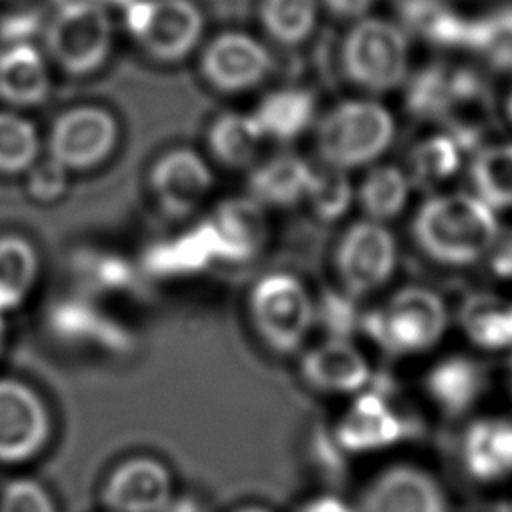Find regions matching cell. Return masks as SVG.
<instances>
[{
    "label": "cell",
    "mask_w": 512,
    "mask_h": 512,
    "mask_svg": "<svg viewBox=\"0 0 512 512\" xmlns=\"http://www.w3.org/2000/svg\"><path fill=\"white\" fill-rule=\"evenodd\" d=\"M412 236L432 260L462 266L480 260L496 244L500 230L494 208L476 194H440L414 214Z\"/></svg>",
    "instance_id": "cell-1"
},
{
    "label": "cell",
    "mask_w": 512,
    "mask_h": 512,
    "mask_svg": "<svg viewBox=\"0 0 512 512\" xmlns=\"http://www.w3.org/2000/svg\"><path fill=\"white\" fill-rule=\"evenodd\" d=\"M394 134V116L386 106L372 98H350L316 120L314 140L320 162L348 172L374 164Z\"/></svg>",
    "instance_id": "cell-2"
},
{
    "label": "cell",
    "mask_w": 512,
    "mask_h": 512,
    "mask_svg": "<svg viewBox=\"0 0 512 512\" xmlns=\"http://www.w3.org/2000/svg\"><path fill=\"white\" fill-rule=\"evenodd\" d=\"M248 318L268 350L290 356L306 344L316 320V306L298 276L270 272L250 288Z\"/></svg>",
    "instance_id": "cell-3"
},
{
    "label": "cell",
    "mask_w": 512,
    "mask_h": 512,
    "mask_svg": "<svg viewBox=\"0 0 512 512\" xmlns=\"http://www.w3.org/2000/svg\"><path fill=\"white\" fill-rule=\"evenodd\" d=\"M366 334L390 356H412L430 350L446 330L442 298L422 286L396 290L362 318Z\"/></svg>",
    "instance_id": "cell-4"
},
{
    "label": "cell",
    "mask_w": 512,
    "mask_h": 512,
    "mask_svg": "<svg viewBox=\"0 0 512 512\" xmlns=\"http://www.w3.org/2000/svg\"><path fill=\"white\" fill-rule=\"evenodd\" d=\"M340 62L346 78L360 90L390 92L408 78V34L386 18H358L344 36Z\"/></svg>",
    "instance_id": "cell-5"
},
{
    "label": "cell",
    "mask_w": 512,
    "mask_h": 512,
    "mask_svg": "<svg viewBox=\"0 0 512 512\" xmlns=\"http://www.w3.org/2000/svg\"><path fill=\"white\" fill-rule=\"evenodd\" d=\"M114 44L110 14L100 2L60 4L44 30V54L68 76L98 72Z\"/></svg>",
    "instance_id": "cell-6"
},
{
    "label": "cell",
    "mask_w": 512,
    "mask_h": 512,
    "mask_svg": "<svg viewBox=\"0 0 512 512\" xmlns=\"http://www.w3.org/2000/svg\"><path fill=\"white\" fill-rule=\"evenodd\" d=\"M124 28L152 60L176 64L200 44L204 16L192 0H128Z\"/></svg>",
    "instance_id": "cell-7"
},
{
    "label": "cell",
    "mask_w": 512,
    "mask_h": 512,
    "mask_svg": "<svg viewBox=\"0 0 512 512\" xmlns=\"http://www.w3.org/2000/svg\"><path fill=\"white\" fill-rule=\"evenodd\" d=\"M118 138V120L110 110L82 104L54 118L46 138V156L70 172H86L114 154Z\"/></svg>",
    "instance_id": "cell-8"
},
{
    "label": "cell",
    "mask_w": 512,
    "mask_h": 512,
    "mask_svg": "<svg viewBox=\"0 0 512 512\" xmlns=\"http://www.w3.org/2000/svg\"><path fill=\"white\" fill-rule=\"evenodd\" d=\"M398 248L392 232L370 218L350 224L338 240L334 266L344 294L352 298L380 290L394 274Z\"/></svg>",
    "instance_id": "cell-9"
},
{
    "label": "cell",
    "mask_w": 512,
    "mask_h": 512,
    "mask_svg": "<svg viewBox=\"0 0 512 512\" xmlns=\"http://www.w3.org/2000/svg\"><path fill=\"white\" fill-rule=\"evenodd\" d=\"M54 434L46 400L26 382L0 376V464H26L40 456Z\"/></svg>",
    "instance_id": "cell-10"
},
{
    "label": "cell",
    "mask_w": 512,
    "mask_h": 512,
    "mask_svg": "<svg viewBox=\"0 0 512 512\" xmlns=\"http://www.w3.org/2000/svg\"><path fill=\"white\" fill-rule=\"evenodd\" d=\"M360 512H452L442 480L416 462L384 466L366 484Z\"/></svg>",
    "instance_id": "cell-11"
},
{
    "label": "cell",
    "mask_w": 512,
    "mask_h": 512,
    "mask_svg": "<svg viewBox=\"0 0 512 512\" xmlns=\"http://www.w3.org/2000/svg\"><path fill=\"white\" fill-rule=\"evenodd\" d=\"M270 50L252 34L226 30L200 54V74L218 92L242 94L260 86L272 72Z\"/></svg>",
    "instance_id": "cell-12"
},
{
    "label": "cell",
    "mask_w": 512,
    "mask_h": 512,
    "mask_svg": "<svg viewBox=\"0 0 512 512\" xmlns=\"http://www.w3.org/2000/svg\"><path fill=\"white\" fill-rule=\"evenodd\" d=\"M148 188L158 208L178 220L206 202L214 188V172L196 150L170 148L150 166Z\"/></svg>",
    "instance_id": "cell-13"
},
{
    "label": "cell",
    "mask_w": 512,
    "mask_h": 512,
    "mask_svg": "<svg viewBox=\"0 0 512 512\" xmlns=\"http://www.w3.org/2000/svg\"><path fill=\"white\" fill-rule=\"evenodd\" d=\"M174 496L172 472L154 456H130L118 462L102 484L108 512H160Z\"/></svg>",
    "instance_id": "cell-14"
},
{
    "label": "cell",
    "mask_w": 512,
    "mask_h": 512,
    "mask_svg": "<svg viewBox=\"0 0 512 512\" xmlns=\"http://www.w3.org/2000/svg\"><path fill=\"white\" fill-rule=\"evenodd\" d=\"M462 472L478 484L512 480V418L486 416L472 420L458 442Z\"/></svg>",
    "instance_id": "cell-15"
},
{
    "label": "cell",
    "mask_w": 512,
    "mask_h": 512,
    "mask_svg": "<svg viewBox=\"0 0 512 512\" xmlns=\"http://www.w3.org/2000/svg\"><path fill=\"white\" fill-rule=\"evenodd\" d=\"M204 226L216 258L226 262L254 258L268 238L266 208L250 196L220 202Z\"/></svg>",
    "instance_id": "cell-16"
},
{
    "label": "cell",
    "mask_w": 512,
    "mask_h": 512,
    "mask_svg": "<svg viewBox=\"0 0 512 512\" xmlns=\"http://www.w3.org/2000/svg\"><path fill=\"white\" fill-rule=\"evenodd\" d=\"M302 380L322 394H356L370 380V364L348 338L330 336L300 358Z\"/></svg>",
    "instance_id": "cell-17"
},
{
    "label": "cell",
    "mask_w": 512,
    "mask_h": 512,
    "mask_svg": "<svg viewBox=\"0 0 512 512\" xmlns=\"http://www.w3.org/2000/svg\"><path fill=\"white\" fill-rule=\"evenodd\" d=\"M440 120L462 150H478L492 124V100L476 70L450 68L448 100Z\"/></svg>",
    "instance_id": "cell-18"
},
{
    "label": "cell",
    "mask_w": 512,
    "mask_h": 512,
    "mask_svg": "<svg viewBox=\"0 0 512 512\" xmlns=\"http://www.w3.org/2000/svg\"><path fill=\"white\" fill-rule=\"evenodd\" d=\"M486 386L488 372L484 364L462 354L442 358L424 378L428 398L448 418L466 416L480 402Z\"/></svg>",
    "instance_id": "cell-19"
},
{
    "label": "cell",
    "mask_w": 512,
    "mask_h": 512,
    "mask_svg": "<svg viewBox=\"0 0 512 512\" xmlns=\"http://www.w3.org/2000/svg\"><path fill=\"white\" fill-rule=\"evenodd\" d=\"M52 90L48 56L32 42H12L0 50V102L12 110L42 104Z\"/></svg>",
    "instance_id": "cell-20"
},
{
    "label": "cell",
    "mask_w": 512,
    "mask_h": 512,
    "mask_svg": "<svg viewBox=\"0 0 512 512\" xmlns=\"http://www.w3.org/2000/svg\"><path fill=\"white\" fill-rule=\"evenodd\" d=\"M312 170L314 164L298 154H274L252 168L248 196L264 208H292L306 200Z\"/></svg>",
    "instance_id": "cell-21"
},
{
    "label": "cell",
    "mask_w": 512,
    "mask_h": 512,
    "mask_svg": "<svg viewBox=\"0 0 512 512\" xmlns=\"http://www.w3.org/2000/svg\"><path fill=\"white\" fill-rule=\"evenodd\" d=\"M250 114L264 140L286 144L316 124V96L300 86L270 90Z\"/></svg>",
    "instance_id": "cell-22"
},
{
    "label": "cell",
    "mask_w": 512,
    "mask_h": 512,
    "mask_svg": "<svg viewBox=\"0 0 512 512\" xmlns=\"http://www.w3.org/2000/svg\"><path fill=\"white\" fill-rule=\"evenodd\" d=\"M404 420L380 396H360L338 428V440L352 452H374L396 444L404 436Z\"/></svg>",
    "instance_id": "cell-23"
},
{
    "label": "cell",
    "mask_w": 512,
    "mask_h": 512,
    "mask_svg": "<svg viewBox=\"0 0 512 512\" xmlns=\"http://www.w3.org/2000/svg\"><path fill=\"white\" fill-rule=\"evenodd\" d=\"M400 26L434 46L466 48L470 18L448 0H400Z\"/></svg>",
    "instance_id": "cell-24"
},
{
    "label": "cell",
    "mask_w": 512,
    "mask_h": 512,
    "mask_svg": "<svg viewBox=\"0 0 512 512\" xmlns=\"http://www.w3.org/2000/svg\"><path fill=\"white\" fill-rule=\"evenodd\" d=\"M40 276L36 246L22 234H0V312L20 308Z\"/></svg>",
    "instance_id": "cell-25"
},
{
    "label": "cell",
    "mask_w": 512,
    "mask_h": 512,
    "mask_svg": "<svg viewBox=\"0 0 512 512\" xmlns=\"http://www.w3.org/2000/svg\"><path fill=\"white\" fill-rule=\"evenodd\" d=\"M262 142L264 138L250 112H222L212 120L206 134L212 158L226 168L252 166Z\"/></svg>",
    "instance_id": "cell-26"
},
{
    "label": "cell",
    "mask_w": 512,
    "mask_h": 512,
    "mask_svg": "<svg viewBox=\"0 0 512 512\" xmlns=\"http://www.w3.org/2000/svg\"><path fill=\"white\" fill-rule=\"evenodd\" d=\"M458 320L470 342L480 348L512 346V300L496 294H472L462 302Z\"/></svg>",
    "instance_id": "cell-27"
},
{
    "label": "cell",
    "mask_w": 512,
    "mask_h": 512,
    "mask_svg": "<svg viewBox=\"0 0 512 512\" xmlns=\"http://www.w3.org/2000/svg\"><path fill=\"white\" fill-rule=\"evenodd\" d=\"M410 184L408 174L398 166H372L356 190V200L366 218L386 224L404 210Z\"/></svg>",
    "instance_id": "cell-28"
},
{
    "label": "cell",
    "mask_w": 512,
    "mask_h": 512,
    "mask_svg": "<svg viewBox=\"0 0 512 512\" xmlns=\"http://www.w3.org/2000/svg\"><path fill=\"white\" fill-rule=\"evenodd\" d=\"M318 0H260L258 18L264 32L282 46L308 40L318 22Z\"/></svg>",
    "instance_id": "cell-29"
},
{
    "label": "cell",
    "mask_w": 512,
    "mask_h": 512,
    "mask_svg": "<svg viewBox=\"0 0 512 512\" xmlns=\"http://www.w3.org/2000/svg\"><path fill=\"white\" fill-rule=\"evenodd\" d=\"M42 154V140L36 124L18 110H0V174H26Z\"/></svg>",
    "instance_id": "cell-30"
},
{
    "label": "cell",
    "mask_w": 512,
    "mask_h": 512,
    "mask_svg": "<svg viewBox=\"0 0 512 512\" xmlns=\"http://www.w3.org/2000/svg\"><path fill=\"white\" fill-rule=\"evenodd\" d=\"M466 48L490 66L512 72V4H502L470 18Z\"/></svg>",
    "instance_id": "cell-31"
},
{
    "label": "cell",
    "mask_w": 512,
    "mask_h": 512,
    "mask_svg": "<svg viewBox=\"0 0 512 512\" xmlns=\"http://www.w3.org/2000/svg\"><path fill=\"white\" fill-rule=\"evenodd\" d=\"M476 196L492 208H512V142L476 150L470 164Z\"/></svg>",
    "instance_id": "cell-32"
},
{
    "label": "cell",
    "mask_w": 512,
    "mask_h": 512,
    "mask_svg": "<svg viewBox=\"0 0 512 512\" xmlns=\"http://www.w3.org/2000/svg\"><path fill=\"white\" fill-rule=\"evenodd\" d=\"M462 162V148L458 142L442 132L420 140L410 154V182L420 188H434L454 176Z\"/></svg>",
    "instance_id": "cell-33"
},
{
    "label": "cell",
    "mask_w": 512,
    "mask_h": 512,
    "mask_svg": "<svg viewBox=\"0 0 512 512\" xmlns=\"http://www.w3.org/2000/svg\"><path fill=\"white\" fill-rule=\"evenodd\" d=\"M356 200V190L346 170L320 162L312 170V180L306 192V204L318 220H340Z\"/></svg>",
    "instance_id": "cell-34"
},
{
    "label": "cell",
    "mask_w": 512,
    "mask_h": 512,
    "mask_svg": "<svg viewBox=\"0 0 512 512\" xmlns=\"http://www.w3.org/2000/svg\"><path fill=\"white\" fill-rule=\"evenodd\" d=\"M404 104L424 120H440L450 88V68L444 64H428L406 78Z\"/></svg>",
    "instance_id": "cell-35"
},
{
    "label": "cell",
    "mask_w": 512,
    "mask_h": 512,
    "mask_svg": "<svg viewBox=\"0 0 512 512\" xmlns=\"http://www.w3.org/2000/svg\"><path fill=\"white\" fill-rule=\"evenodd\" d=\"M0 512H58V506L38 480L14 478L0 490Z\"/></svg>",
    "instance_id": "cell-36"
},
{
    "label": "cell",
    "mask_w": 512,
    "mask_h": 512,
    "mask_svg": "<svg viewBox=\"0 0 512 512\" xmlns=\"http://www.w3.org/2000/svg\"><path fill=\"white\" fill-rule=\"evenodd\" d=\"M70 174V170H66L62 164L46 156L26 172V190L30 198H34L36 202H56L66 194Z\"/></svg>",
    "instance_id": "cell-37"
},
{
    "label": "cell",
    "mask_w": 512,
    "mask_h": 512,
    "mask_svg": "<svg viewBox=\"0 0 512 512\" xmlns=\"http://www.w3.org/2000/svg\"><path fill=\"white\" fill-rule=\"evenodd\" d=\"M490 268L498 278L512 282V232L504 238L498 236L490 250Z\"/></svg>",
    "instance_id": "cell-38"
},
{
    "label": "cell",
    "mask_w": 512,
    "mask_h": 512,
    "mask_svg": "<svg viewBox=\"0 0 512 512\" xmlns=\"http://www.w3.org/2000/svg\"><path fill=\"white\" fill-rule=\"evenodd\" d=\"M332 16L340 20H358L368 16L374 0H318Z\"/></svg>",
    "instance_id": "cell-39"
},
{
    "label": "cell",
    "mask_w": 512,
    "mask_h": 512,
    "mask_svg": "<svg viewBox=\"0 0 512 512\" xmlns=\"http://www.w3.org/2000/svg\"><path fill=\"white\" fill-rule=\"evenodd\" d=\"M296 512H360L358 506L336 494H318L308 498Z\"/></svg>",
    "instance_id": "cell-40"
},
{
    "label": "cell",
    "mask_w": 512,
    "mask_h": 512,
    "mask_svg": "<svg viewBox=\"0 0 512 512\" xmlns=\"http://www.w3.org/2000/svg\"><path fill=\"white\" fill-rule=\"evenodd\" d=\"M160 512H208L194 496H174Z\"/></svg>",
    "instance_id": "cell-41"
},
{
    "label": "cell",
    "mask_w": 512,
    "mask_h": 512,
    "mask_svg": "<svg viewBox=\"0 0 512 512\" xmlns=\"http://www.w3.org/2000/svg\"><path fill=\"white\" fill-rule=\"evenodd\" d=\"M6 338H8V328H6V320H4V312H0V354L6 348Z\"/></svg>",
    "instance_id": "cell-42"
},
{
    "label": "cell",
    "mask_w": 512,
    "mask_h": 512,
    "mask_svg": "<svg viewBox=\"0 0 512 512\" xmlns=\"http://www.w3.org/2000/svg\"><path fill=\"white\" fill-rule=\"evenodd\" d=\"M58 2V6L60 4H68V2H82V0H56ZM90 2H100V4H104V6H110V4H114V6H124L128 0H90Z\"/></svg>",
    "instance_id": "cell-43"
},
{
    "label": "cell",
    "mask_w": 512,
    "mask_h": 512,
    "mask_svg": "<svg viewBox=\"0 0 512 512\" xmlns=\"http://www.w3.org/2000/svg\"><path fill=\"white\" fill-rule=\"evenodd\" d=\"M236 512H272V510H268V508H264V506H260V504H248V506L238 508Z\"/></svg>",
    "instance_id": "cell-44"
},
{
    "label": "cell",
    "mask_w": 512,
    "mask_h": 512,
    "mask_svg": "<svg viewBox=\"0 0 512 512\" xmlns=\"http://www.w3.org/2000/svg\"><path fill=\"white\" fill-rule=\"evenodd\" d=\"M504 108H506V118H508V120H510V124H512V88H510V92L506 94Z\"/></svg>",
    "instance_id": "cell-45"
},
{
    "label": "cell",
    "mask_w": 512,
    "mask_h": 512,
    "mask_svg": "<svg viewBox=\"0 0 512 512\" xmlns=\"http://www.w3.org/2000/svg\"><path fill=\"white\" fill-rule=\"evenodd\" d=\"M508 382H510V390H512V358H510V372H508Z\"/></svg>",
    "instance_id": "cell-46"
}]
</instances>
